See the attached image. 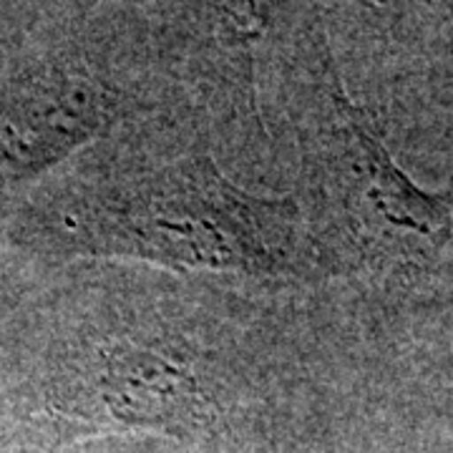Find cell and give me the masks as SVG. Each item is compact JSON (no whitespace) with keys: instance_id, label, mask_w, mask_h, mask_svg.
Listing matches in <instances>:
<instances>
[{"instance_id":"obj_1","label":"cell","mask_w":453,"mask_h":453,"mask_svg":"<svg viewBox=\"0 0 453 453\" xmlns=\"http://www.w3.org/2000/svg\"><path fill=\"white\" fill-rule=\"evenodd\" d=\"M297 210L232 187L210 159L113 179L83 214L86 250L184 270L282 275L295 267Z\"/></svg>"},{"instance_id":"obj_2","label":"cell","mask_w":453,"mask_h":453,"mask_svg":"<svg viewBox=\"0 0 453 453\" xmlns=\"http://www.w3.org/2000/svg\"><path fill=\"white\" fill-rule=\"evenodd\" d=\"M327 151L325 179L340 196L357 244L383 257L436 255L451 240L453 192H426L393 162L388 149L345 98Z\"/></svg>"},{"instance_id":"obj_3","label":"cell","mask_w":453,"mask_h":453,"mask_svg":"<svg viewBox=\"0 0 453 453\" xmlns=\"http://www.w3.org/2000/svg\"><path fill=\"white\" fill-rule=\"evenodd\" d=\"M58 408L83 434L149 431L187 438L214 421V403L195 371L142 345L98 350L68 383Z\"/></svg>"}]
</instances>
